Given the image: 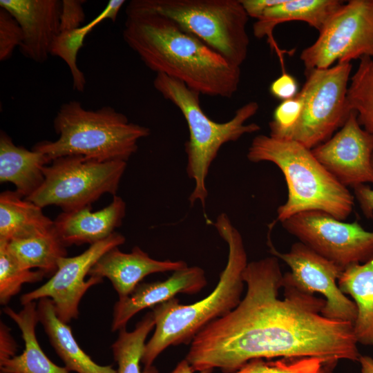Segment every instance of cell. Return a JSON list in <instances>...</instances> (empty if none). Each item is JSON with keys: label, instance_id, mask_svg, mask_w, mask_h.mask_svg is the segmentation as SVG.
Masks as SVG:
<instances>
[{"label": "cell", "instance_id": "8992f818", "mask_svg": "<svg viewBox=\"0 0 373 373\" xmlns=\"http://www.w3.org/2000/svg\"><path fill=\"white\" fill-rule=\"evenodd\" d=\"M153 84L164 99L180 110L186 122L189 137L184 144L187 157L186 169L189 178L194 181L189 201L191 205L200 202L204 209L208 197L206 180L212 162L224 144L260 129L256 123L246 124L256 114L259 104L254 101L247 102L238 108L229 120L216 122L201 108L200 94L182 82L157 73Z\"/></svg>", "mask_w": 373, "mask_h": 373}, {"label": "cell", "instance_id": "3957f363", "mask_svg": "<svg viewBox=\"0 0 373 373\" xmlns=\"http://www.w3.org/2000/svg\"><path fill=\"white\" fill-rule=\"evenodd\" d=\"M213 225L228 246L227 264L218 284L209 295L190 305L173 298L152 308L155 329L145 345L144 369L152 366L168 347L191 343L203 327L233 310L242 300V273L248 263L242 237L226 213L220 214Z\"/></svg>", "mask_w": 373, "mask_h": 373}, {"label": "cell", "instance_id": "603a6c76", "mask_svg": "<svg viewBox=\"0 0 373 373\" xmlns=\"http://www.w3.org/2000/svg\"><path fill=\"white\" fill-rule=\"evenodd\" d=\"M338 285L356 305L357 314L352 327L357 343L373 345V258L345 267Z\"/></svg>", "mask_w": 373, "mask_h": 373}, {"label": "cell", "instance_id": "44dd1931", "mask_svg": "<svg viewBox=\"0 0 373 373\" xmlns=\"http://www.w3.org/2000/svg\"><path fill=\"white\" fill-rule=\"evenodd\" d=\"M39 323L48 336L50 343L69 372L77 373H117L112 365L96 363L79 345L70 327L57 316L53 302L48 298L37 303Z\"/></svg>", "mask_w": 373, "mask_h": 373}, {"label": "cell", "instance_id": "d6a6232c", "mask_svg": "<svg viewBox=\"0 0 373 373\" xmlns=\"http://www.w3.org/2000/svg\"><path fill=\"white\" fill-rule=\"evenodd\" d=\"M86 1L64 0L60 21V32L80 28L85 19L83 4Z\"/></svg>", "mask_w": 373, "mask_h": 373}, {"label": "cell", "instance_id": "f546056e", "mask_svg": "<svg viewBox=\"0 0 373 373\" xmlns=\"http://www.w3.org/2000/svg\"><path fill=\"white\" fill-rule=\"evenodd\" d=\"M45 274L22 267L10 252L7 243L0 240V303L7 305L26 283L41 280Z\"/></svg>", "mask_w": 373, "mask_h": 373}, {"label": "cell", "instance_id": "7a4b0ae2", "mask_svg": "<svg viewBox=\"0 0 373 373\" xmlns=\"http://www.w3.org/2000/svg\"><path fill=\"white\" fill-rule=\"evenodd\" d=\"M126 13L124 40L150 70L180 81L200 95L229 99L237 92L240 68L199 38L164 16Z\"/></svg>", "mask_w": 373, "mask_h": 373}, {"label": "cell", "instance_id": "d4e9b609", "mask_svg": "<svg viewBox=\"0 0 373 373\" xmlns=\"http://www.w3.org/2000/svg\"><path fill=\"white\" fill-rule=\"evenodd\" d=\"M6 243L10 252L22 267L28 269L37 268L46 276H52L57 270L59 258L67 256L66 247L55 226L44 234L12 240Z\"/></svg>", "mask_w": 373, "mask_h": 373}, {"label": "cell", "instance_id": "f1b7e54d", "mask_svg": "<svg viewBox=\"0 0 373 373\" xmlns=\"http://www.w3.org/2000/svg\"><path fill=\"white\" fill-rule=\"evenodd\" d=\"M338 362L316 357L256 358L234 373H334Z\"/></svg>", "mask_w": 373, "mask_h": 373}, {"label": "cell", "instance_id": "836d02e7", "mask_svg": "<svg viewBox=\"0 0 373 373\" xmlns=\"http://www.w3.org/2000/svg\"><path fill=\"white\" fill-rule=\"evenodd\" d=\"M272 96L282 101L294 97L298 93V84L295 77L284 71L269 86Z\"/></svg>", "mask_w": 373, "mask_h": 373}, {"label": "cell", "instance_id": "cb8c5ba5", "mask_svg": "<svg viewBox=\"0 0 373 373\" xmlns=\"http://www.w3.org/2000/svg\"><path fill=\"white\" fill-rule=\"evenodd\" d=\"M54 227V220L42 208L26 200L16 191L0 194V240L23 239L44 234Z\"/></svg>", "mask_w": 373, "mask_h": 373}, {"label": "cell", "instance_id": "6da1fadb", "mask_svg": "<svg viewBox=\"0 0 373 373\" xmlns=\"http://www.w3.org/2000/svg\"><path fill=\"white\" fill-rule=\"evenodd\" d=\"M238 306L203 327L186 356L195 372L234 373L256 358L316 357L357 361L352 323L322 315L323 298L283 284L274 256L248 262Z\"/></svg>", "mask_w": 373, "mask_h": 373}, {"label": "cell", "instance_id": "ffe728a7", "mask_svg": "<svg viewBox=\"0 0 373 373\" xmlns=\"http://www.w3.org/2000/svg\"><path fill=\"white\" fill-rule=\"evenodd\" d=\"M51 161L44 153L15 145L3 131L0 132V182H10L26 198L44 181V167Z\"/></svg>", "mask_w": 373, "mask_h": 373}, {"label": "cell", "instance_id": "d6986e66", "mask_svg": "<svg viewBox=\"0 0 373 373\" xmlns=\"http://www.w3.org/2000/svg\"><path fill=\"white\" fill-rule=\"evenodd\" d=\"M3 311L20 329L24 349L21 354L0 361L1 373L70 372L65 367L54 363L39 345L36 334L39 319L35 301L23 305L19 312L10 307H4Z\"/></svg>", "mask_w": 373, "mask_h": 373}, {"label": "cell", "instance_id": "2e32d148", "mask_svg": "<svg viewBox=\"0 0 373 373\" xmlns=\"http://www.w3.org/2000/svg\"><path fill=\"white\" fill-rule=\"evenodd\" d=\"M204 271L200 267H186L173 271L166 280L140 283L128 296L115 303L111 331L126 328L128 322L139 312L169 300L178 294H194L207 285Z\"/></svg>", "mask_w": 373, "mask_h": 373}, {"label": "cell", "instance_id": "30bf717a", "mask_svg": "<svg viewBox=\"0 0 373 373\" xmlns=\"http://www.w3.org/2000/svg\"><path fill=\"white\" fill-rule=\"evenodd\" d=\"M373 57V0H350L327 19L316 40L300 54L305 71Z\"/></svg>", "mask_w": 373, "mask_h": 373}, {"label": "cell", "instance_id": "83f0119b", "mask_svg": "<svg viewBox=\"0 0 373 373\" xmlns=\"http://www.w3.org/2000/svg\"><path fill=\"white\" fill-rule=\"evenodd\" d=\"M350 77L347 108L354 111L361 126L373 137V57H363Z\"/></svg>", "mask_w": 373, "mask_h": 373}, {"label": "cell", "instance_id": "e0dca14e", "mask_svg": "<svg viewBox=\"0 0 373 373\" xmlns=\"http://www.w3.org/2000/svg\"><path fill=\"white\" fill-rule=\"evenodd\" d=\"M187 267L183 260L153 259L139 247L129 253L122 252L119 247L105 253L94 265L88 276L106 278L122 298L131 294L147 276L160 272L175 271Z\"/></svg>", "mask_w": 373, "mask_h": 373}, {"label": "cell", "instance_id": "4316f807", "mask_svg": "<svg viewBox=\"0 0 373 373\" xmlns=\"http://www.w3.org/2000/svg\"><path fill=\"white\" fill-rule=\"evenodd\" d=\"M155 327L152 312H148L132 331L126 328L119 331L118 336L111 345L114 360L117 362V373H158L153 365L142 370L141 363L144 355L146 339Z\"/></svg>", "mask_w": 373, "mask_h": 373}, {"label": "cell", "instance_id": "d590c367", "mask_svg": "<svg viewBox=\"0 0 373 373\" xmlns=\"http://www.w3.org/2000/svg\"><path fill=\"white\" fill-rule=\"evenodd\" d=\"M354 193L363 215L367 218H372L373 189L366 184H361L354 188Z\"/></svg>", "mask_w": 373, "mask_h": 373}, {"label": "cell", "instance_id": "ac0fdd59", "mask_svg": "<svg viewBox=\"0 0 373 373\" xmlns=\"http://www.w3.org/2000/svg\"><path fill=\"white\" fill-rule=\"evenodd\" d=\"M126 215V203L114 195L112 202L97 211L91 206L62 212L54 220L55 229L66 247L93 245L111 236Z\"/></svg>", "mask_w": 373, "mask_h": 373}, {"label": "cell", "instance_id": "7402d4cb", "mask_svg": "<svg viewBox=\"0 0 373 373\" xmlns=\"http://www.w3.org/2000/svg\"><path fill=\"white\" fill-rule=\"evenodd\" d=\"M339 0H284L268 8L255 22L253 29L256 38L267 36L270 44L278 52L272 37L274 28L285 22L300 21L305 22L318 32L330 16L343 4Z\"/></svg>", "mask_w": 373, "mask_h": 373}, {"label": "cell", "instance_id": "9c48e42d", "mask_svg": "<svg viewBox=\"0 0 373 373\" xmlns=\"http://www.w3.org/2000/svg\"><path fill=\"white\" fill-rule=\"evenodd\" d=\"M352 68L350 62H341L305 71L306 81L298 92L303 101L300 117L276 138L294 140L309 149L328 140L350 114L347 93Z\"/></svg>", "mask_w": 373, "mask_h": 373}, {"label": "cell", "instance_id": "277c9868", "mask_svg": "<svg viewBox=\"0 0 373 373\" xmlns=\"http://www.w3.org/2000/svg\"><path fill=\"white\" fill-rule=\"evenodd\" d=\"M252 162H269L283 173L287 199L277 210L280 222L304 211H320L345 220L354 207V196L314 157L312 149L291 140L256 136L247 151Z\"/></svg>", "mask_w": 373, "mask_h": 373}, {"label": "cell", "instance_id": "8fae6325", "mask_svg": "<svg viewBox=\"0 0 373 373\" xmlns=\"http://www.w3.org/2000/svg\"><path fill=\"white\" fill-rule=\"evenodd\" d=\"M281 224L299 242L343 269L373 258V231L356 221L345 222L323 211H308Z\"/></svg>", "mask_w": 373, "mask_h": 373}, {"label": "cell", "instance_id": "ba28073f", "mask_svg": "<svg viewBox=\"0 0 373 373\" xmlns=\"http://www.w3.org/2000/svg\"><path fill=\"white\" fill-rule=\"evenodd\" d=\"M126 165L82 155L57 157L44 167L41 186L26 199L41 208L58 206L64 212L91 206L105 193L115 195Z\"/></svg>", "mask_w": 373, "mask_h": 373}, {"label": "cell", "instance_id": "4fadbf2b", "mask_svg": "<svg viewBox=\"0 0 373 373\" xmlns=\"http://www.w3.org/2000/svg\"><path fill=\"white\" fill-rule=\"evenodd\" d=\"M125 237L114 232L105 240L90 245L79 255L62 257L57 262L56 271L39 287L23 294L20 297L22 305L48 298L53 302L57 317L68 324L79 316L80 301L93 286L103 281L97 276H86L97 261L110 249L125 242Z\"/></svg>", "mask_w": 373, "mask_h": 373}, {"label": "cell", "instance_id": "f35d334b", "mask_svg": "<svg viewBox=\"0 0 373 373\" xmlns=\"http://www.w3.org/2000/svg\"><path fill=\"white\" fill-rule=\"evenodd\" d=\"M361 367V373H373V358L361 355L358 361Z\"/></svg>", "mask_w": 373, "mask_h": 373}, {"label": "cell", "instance_id": "1f68e13d", "mask_svg": "<svg viewBox=\"0 0 373 373\" xmlns=\"http://www.w3.org/2000/svg\"><path fill=\"white\" fill-rule=\"evenodd\" d=\"M23 40V32L16 19L0 7V60L9 59Z\"/></svg>", "mask_w": 373, "mask_h": 373}, {"label": "cell", "instance_id": "52a82bcc", "mask_svg": "<svg viewBox=\"0 0 373 373\" xmlns=\"http://www.w3.org/2000/svg\"><path fill=\"white\" fill-rule=\"evenodd\" d=\"M126 12H151L171 19L233 66L240 68L247 59L249 16L240 0H133Z\"/></svg>", "mask_w": 373, "mask_h": 373}, {"label": "cell", "instance_id": "e575fe53", "mask_svg": "<svg viewBox=\"0 0 373 373\" xmlns=\"http://www.w3.org/2000/svg\"><path fill=\"white\" fill-rule=\"evenodd\" d=\"M10 329L3 322L0 323V361L16 355L17 345L12 337Z\"/></svg>", "mask_w": 373, "mask_h": 373}, {"label": "cell", "instance_id": "5bb4252c", "mask_svg": "<svg viewBox=\"0 0 373 373\" xmlns=\"http://www.w3.org/2000/svg\"><path fill=\"white\" fill-rule=\"evenodd\" d=\"M312 152L345 186L373 184V137L361 126L354 111L334 136Z\"/></svg>", "mask_w": 373, "mask_h": 373}, {"label": "cell", "instance_id": "5b68a950", "mask_svg": "<svg viewBox=\"0 0 373 373\" xmlns=\"http://www.w3.org/2000/svg\"><path fill=\"white\" fill-rule=\"evenodd\" d=\"M59 138L37 142L32 150L52 160L66 155H82L99 162L124 161L137 152L138 142L150 134L144 126L128 121L111 106L85 109L80 102L61 104L53 120Z\"/></svg>", "mask_w": 373, "mask_h": 373}, {"label": "cell", "instance_id": "7c38bea8", "mask_svg": "<svg viewBox=\"0 0 373 373\" xmlns=\"http://www.w3.org/2000/svg\"><path fill=\"white\" fill-rule=\"evenodd\" d=\"M267 245L271 254L283 260L291 269L283 274V284L308 294H321L325 300L323 316L354 323L357 314L356 305L338 285L343 270L341 267L299 241L293 244L287 253L278 251L269 236Z\"/></svg>", "mask_w": 373, "mask_h": 373}, {"label": "cell", "instance_id": "8d00e7d4", "mask_svg": "<svg viewBox=\"0 0 373 373\" xmlns=\"http://www.w3.org/2000/svg\"><path fill=\"white\" fill-rule=\"evenodd\" d=\"M284 0H240V2L249 16L256 19L260 18L269 8L282 3Z\"/></svg>", "mask_w": 373, "mask_h": 373}, {"label": "cell", "instance_id": "4dcf8cb0", "mask_svg": "<svg viewBox=\"0 0 373 373\" xmlns=\"http://www.w3.org/2000/svg\"><path fill=\"white\" fill-rule=\"evenodd\" d=\"M303 110V101L298 93L294 97L282 101L275 108L269 122V135L279 137L298 120Z\"/></svg>", "mask_w": 373, "mask_h": 373}, {"label": "cell", "instance_id": "484cf974", "mask_svg": "<svg viewBox=\"0 0 373 373\" xmlns=\"http://www.w3.org/2000/svg\"><path fill=\"white\" fill-rule=\"evenodd\" d=\"M124 3V0L109 1L104 10L92 21L75 30L60 32L54 42L51 55L59 57L67 64L73 77V88L75 90L83 92L86 86L84 75L77 65V55L83 45L86 35L106 19L115 21Z\"/></svg>", "mask_w": 373, "mask_h": 373}, {"label": "cell", "instance_id": "9a60e30c", "mask_svg": "<svg viewBox=\"0 0 373 373\" xmlns=\"http://www.w3.org/2000/svg\"><path fill=\"white\" fill-rule=\"evenodd\" d=\"M0 7L10 12L21 26V52L37 63L46 61L60 34L62 1L1 0Z\"/></svg>", "mask_w": 373, "mask_h": 373}, {"label": "cell", "instance_id": "74e56055", "mask_svg": "<svg viewBox=\"0 0 373 373\" xmlns=\"http://www.w3.org/2000/svg\"><path fill=\"white\" fill-rule=\"evenodd\" d=\"M191 366L186 359L181 361L171 373H195ZM212 370H204L198 373H211Z\"/></svg>", "mask_w": 373, "mask_h": 373}]
</instances>
